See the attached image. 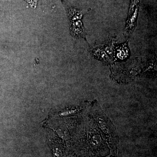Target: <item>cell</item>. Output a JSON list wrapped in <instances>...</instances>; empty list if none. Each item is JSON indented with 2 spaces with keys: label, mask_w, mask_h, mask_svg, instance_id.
Wrapping results in <instances>:
<instances>
[{
  "label": "cell",
  "mask_w": 157,
  "mask_h": 157,
  "mask_svg": "<svg viewBox=\"0 0 157 157\" xmlns=\"http://www.w3.org/2000/svg\"><path fill=\"white\" fill-rule=\"evenodd\" d=\"M71 35L75 38L84 39L86 40V33L81 20L70 22Z\"/></svg>",
  "instance_id": "cell-1"
},
{
  "label": "cell",
  "mask_w": 157,
  "mask_h": 157,
  "mask_svg": "<svg viewBox=\"0 0 157 157\" xmlns=\"http://www.w3.org/2000/svg\"><path fill=\"white\" fill-rule=\"evenodd\" d=\"M97 120L99 127L104 133L107 135L109 134L110 131L109 130V127L104 118L101 117H97Z\"/></svg>",
  "instance_id": "cell-2"
},
{
  "label": "cell",
  "mask_w": 157,
  "mask_h": 157,
  "mask_svg": "<svg viewBox=\"0 0 157 157\" xmlns=\"http://www.w3.org/2000/svg\"><path fill=\"white\" fill-rule=\"evenodd\" d=\"M101 143V137L98 135H94L90 140V146L94 148H96L100 146Z\"/></svg>",
  "instance_id": "cell-3"
}]
</instances>
